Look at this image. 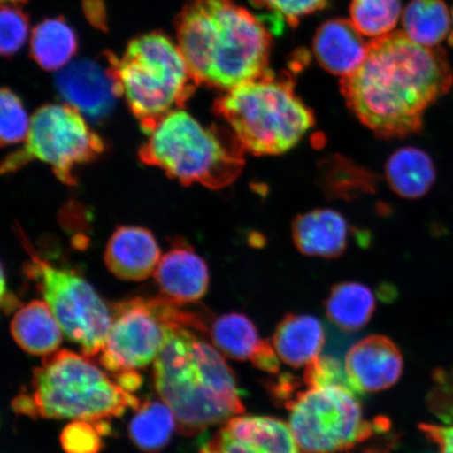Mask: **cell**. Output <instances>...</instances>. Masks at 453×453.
Returning a JSON list of instances; mask_svg holds the SVG:
<instances>
[{
	"mask_svg": "<svg viewBox=\"0 0 453 453\" xmlns=\"http://www.w3.org/2000/svg\"><path fill=\"white\" fill-rule=\"evenodd\" d=\"M453 73L443 49L412 42L403 31L368 42L361 65L342 78L349 110L383 139L420 132L424 113L445 95Z\"/></svg>",
	"mask_w": 453,
	"mask_h": 453,
	"instance_id": "cell-1",
	"label": "cell"
},
{
	"mask_svg": "<svg viewBox=\"0 0 453 453\" xmlns=\"http://www.w3.org/2000/svg\"><path fill=\"white\" fill-rule=\"evenodd\" d=\"M177 33L197 84L229 90L269 71V28L232 0H191L178 16Z\"/></svg>",
	"mask_w": 453,
	"mask_h": 453,
	"instance_id": "cell-2",
	"label": "cell"
},
{
	"mask_svg": "<svg viewBox=\"0 0 453 453\" xmlns=\"http://www.w3.org/2000/svg\"><path fill=\"white\" fill-rule=\"evenodd\" d=\"M154 381L185 435L202 434L245 411L234 371L194 328H169L155 360Z\"/></svg>",
	"mask_w": 453,
	"mask_h": 453,
	"instance_id": "cell-3",
	"label": "cell"
},
{
	"mask_svg": "<svg viewBox=\"0 0 453 453\" xmlns=\"http://www.w3.org/2000/svg\"><path fill=\"white\" fill-rule=\"evenodd\" d=\"M137 396L127 392L90 362L88 357L62 349L45 356L33 372L31 392L12 401L19 415L33 418H71L99 422L138 410Z\"/></svg>",
	"mask_w": 453,
	"mask_h": 453,
	"instance_id": "cell-4",
	"label": "cell"
},
{
	"mask_svg": "<svg viewBox=\"0 0 453 453\" xmlns=\"http://www.w3.org/2000/svg\"><path fill=\"white\" fill-rule=\"evenodd\" d=\"M213 111L228 124L243 150L257 157L290 151L315 126L314 112L296 94L293 79L270 70L226 90Z\"/></svg>",
	"mask_w": 453,
	"mask_h": 453,
	"instance_id": "cell-5",
	"label": "cell"
},
{
	"mask_svg": "<svg viewBox=\"0 0 453 453\" xmlns=\"http://www.w3.org/2000/svg\"><path fill=\"white\" fill-rule=\"evenodd\" d=\"M245 152L231 129L203 126L179 109L151 130L139 157L145 165L161 168L184 185L222 189L240 177Z\"/></svg>",
	"mask_w": 453,
	"mask_h": 453,
	"instance_id": "cell-6",
	"label": "cell"
},
{
	"mask_svg": "<svg viewBox=\"0 0 453 453\" xmlns=\"http://www.w3.org/2000/svg\"><path fill=\"white\" fill-rule=\"evenodd\" d=\"M110 58L121 96L149 134L169 112L184 109L198 85L179 45L162 33L135 38L122 58Z\"/></svg>",
	"mask_w": 453,
	"mask_h": 453,
	"instance_id": "cell-7",
	"label": "cell"
},
{
	"mask_svg": "<svg viewBox=\"0 0 453 453\" xmlns=\"http://www.w3.org/2000/svg\"><path fill=\"white\" fill-rule=\"evenodd\" d=\"M357 394L342 387L308 388L286 406L300 451L340 453L365 443L390 424L365 418Z\"/></svg>",
	"mask_w": 453,
	"mask_h": 453,
	"instance_id": "cell-8",
	"label": "cell"
},
{
	"mask_svg": "<svg viewBox=\"0 0 453 453\" xmlns=\"http://www.w3.org/2000/svg\"><path fill=\"white\" fill-rule=\"evenodd\" d=\"M111 325L100 353V364L113 373L137 371L155 362L170 327L203 331L205 325L195 314L162 296L135 297L113 305Z\"/></svg>",
	"mask_w": 453,
	"mask_h": 453,
	"instance_id": "cell-9",
	"label": "cell"
},
{
	"mask_svg": "<svg viewBox=\"0 0 453 453\" xmlns=\"http://www.w3.org/2000/svg\"><path fill=\"white\" fill-rule=\"evenodd\" d=\"M22 245L28 255L26 274L36 282L65 335L83 355L101 353L111 325V311L95 288L76 272L56 267L41 257L22 232Z\"/></svg>",
	"mask_w": 453,
	"mask_h": 453,
	"instance_id": "cell-10",
	"label": "cell"
},
{
	"mask_svg": "<svg viewBox=\"0 0 453 453\" xmlns=\"http://www.w3.org/2000/svg\"><path fill=\"white\" fill-rule=\"evenodd\" d=\"M104 151V142L81 111L70 104L41 107L31 118L26 143L3 163L2 173H11L38 160L53 169L57 179L76 184V168L92 162Z\"/></svg>",
	"mask_w": 453,
	"mask_h": 453,
	"instance_id": "cell-11",
	"label": "cell"
},
{
	"mask_svg": "<svg viewBox=\"0 0 453 453\" xmlns=\"http://www.w3.org/2000/svg\"><path fill=\"white\" fill-rule=\"evenodd\" d=\"M288 424L268 416H235L211 438L200 453H299Z\"/></svg>",
	"mask_w": 453,
	"mask_h": 453,
	"instance_id": "cell-12",
	"label": "cell"
},
{
	"mask_svg": "<svg viewBox=\"0 0 453 453\" xmlns=\"http://www.w3.org/2000/svg\"><path fill=\"white\" fill-rule=\"evenodd\" d=\"M56 87L67 104L97 120L110 115L121 96L110 53L104 64L90 59L72 62L57 76Z\"/></svg>",
	"mask_w": 453,
	"mask_h": 453,
	"instance_id": "cell-13",
	"label": "cell"
},
{
	"mask_svg": "<svg viewBox=\"0 0 453 453\" xmlns=\"http://www.w3.org/2000/svg\"><path fill=\"white\" fill-rule=\"evenodd\" d=\"M344 366L357 394L378 393L399 381L403 357L392 339L372 335L349 349Z\"/></svg>",
	"mask_w": 453,
	"mask_h": 453,
	"instance_id": "cell-14",
	"label": "cell"
},
{
	"mask_svg": "<svg viewBox=\"0 0 453 453\" xmlns=\"http://www.w3.org/2000/svg\"><path fill=\"white\" fill-rule=\"evenodd\" d=\"M155 279L161 296L180 307L205 296L211 277L205 260L194 249L175 242L158 263Z\"/></svg>",
	"mask_w": 453,
	"mask_h": 453,
	"instance_id": "cell-15",
	"label": "cell"
},
{
	"mask_svg": "<svg viewBox=\"0 0 453 453\" xmlns=\"http://www.w3.org/2000/svg\"><path fill=\"white\" fill-rule=\"evenodd\" d=\"M161 249L154 234L142 226H124L113 232L104 254L105 264L118 279L141 281L155 274Z\"/></svg>",
	"mask_w": 453,
	"mask_h": 453,
	"instance_id": "cell-16",
	"label": "cell"
},
{
	"mask_svg": "<svg viewBox=\"0 0 453 453\" xmlns=\"http://www.w3.org/2000/svg\"><path fill=\"white\" fill-rule=\"evenodd\" d=\"M294 245L311 257L337 258L349 246L350 226L333 209H315L298 215L292 226Z\"/></svg>",
	"mask_w": 453,
	"mask_h": 453,
	"instance_id": "cell-17",
	"label": "cell"
},
{
	"mask_svg": "<svg viewBox=\"0 0 453 453\" xmlns=\"http://www.w3.org/2000/svg\"><path fill=\"white\" fill-rule=\"evenodd\" d=\"M367 50L368 42L350 20L326 21L314 37L313 52L319 64L342 78L358 69Z\"/></svg>",
	"mask_w": 453,
	"mask_h": 453,
	"instance_id": "cell-18",
	"label": "cell"
},
{
	"mask_svg": "<svg viewBox=\"0 0 453 453\" xmlns=\"http://www.w3.org/2000/svg\"><path fill=\"white\" fill-rule=\"evenodd\" d=\"M272 344L283 364L305 367L325 347V327L313 315L288 313L277 325Z\"/></svg>",
	"mask_w": 453,
	"mask_h": 453,
	"instance_id": "cell-19",
	"label": "cell"
},
{
	"mask_svg": "<svg viewBox=\"0 0 453 453\" xmlns=\"http://www.w3.org/2000/svg\"><path fill=\"white\" fill-rule=\"evenodd\" d=\"M62 328L50 305L33 300L17 311L11 321V333L17 344L27 353L49 356L62 342Z\"/></svg>",
	"mask_w": 453,
	"mask_h": 453,
	"instance_id": "cell-20",
	"label": "cell"
},
{
	"mask_svg": "<svg viewBox=\"0 0 453 453\" xmlns=\"http://www.w3.org/2000/svg\"><path fill=\"white\" fill-rule=\"evenodd\" d=\"M385 177L395 194L415 200L432 189L437 173L427 152L416 147H404L388 157Z\"/></svg>",
	"mask_w": 453,
	"mask_h": 453,
	"instance_id": "cell-21",
	"label": "cell"
},
{
	"mask_svg": "<svg viewBox=\"0 0 453 453\" xmlns=\"http://www.w3.org/2000/svg\"><path fill=\"white\" fill-rule=\"evenodd\" d=\"M375 294L364 283L343 281L331 288L325 302L326 314L344 332H357L371 321L376 311Z\"/></svg>",
	"mask_w": 453,
	"mask_h": 453,
	"instance_id": "cell-22",
	"label": "cell"
},
{
	"mask_svg": "<svg viewBox=\"0 0 453 453\" xmlns=\"http://www.w3.org/2000/svg\"><path fill=\"white\" fill-rule=\"evenodd\" d=\"M209 334L219 352L236 361H251L265 342L253 321L236 311L218 317Z\"/></svg>",
	"mask_w": 453,
	"mask_h": 453,
	"instance_id": "cell-23",
	"label": "cell"
},
{
	"mask_svg": "<svg viewBox=\"0 0 453 453\" xmlns=\"http://www.w3.org/2000/svg\"><path fill=\"white\" fill-rule=\"evenodd\" d=\"M76 50V34L64 19L44 20L33 30L31 54L44 70L64 69Z\"/></svg>",
	"mask_w": 453,
	"mask_h": 453,
	"instance_id": "cell-24",
	"label": "cell"
},
{
	"mask_svg": "<svg viewBox=\"0 0 453 453\" xmlns=\"http://www.w3.org/2000/svg\"><path fill=\"white\" fill-rule=\"evenodd\" d=\"M402 26L412 42L437 47L449 34V10L443 0H411L402 13Z\"/></svg>",
	"mask_w": 453,
	"mask_h": 453,
	"instance_id": "cell-25",
	"label": "cell"
},
{
	"mask_svg": "<svg viewBox=\"0 0 453 453\" xmlns=\"http://www.w3.org/2000/svg\"><path fill=\"white\" fill-rule=\"evenodd\" d=\"M175 428L177 418L165 402L147 401L130 421L128 434L140 450L157 453L168 444Z\"/></svg>",
	"mask_w": 453,
	"mask_h": 453,
	"instance_id": "cell-26",
	"label": "cell"
},
{
	"mask_svg": "<svg viewBox=\"0 0 453 453\" xmlns=\"http://www.w3.org/2000/svg\"><path fill=\"white\" fill-rule=\"evenodd\" d=\"M401 12V0H353L350 21L362 35L376 39L392 33Z\"/></svg>",
	"mask_w": 453,
	"mask_h": 453,
	"instance_id": "cell-27",
	"label": "cell"
},
{
	"mask_svg": "<svg viewBox=\"0 0 453 453\" xmlns=\"http://www.w3.org/2000/svg\"><path fill=\"white\" fill-rule=\"evenodd\" d=\"M0 97V139L2 145L19 144L26 141L30 128L27 111L19 96H16L10 88L2 89Z\"/></svg>",
	"mask_w": 453,
	"mask_h": 453,
	"instance_id": "cell-28",
	"label": "cell"
},
{
	"mask_svg": "<svg viewBox=\"0 0 453 453\" xmlns=\"http://www.w3.org/2000/svg\"><path fill=\"white\" fill-rule=\"evenodd\" d=\"M303 380L308 388L342 387L357 394L345 366L332 356H319L311 361L305 366Z\"/></svg>",
	"mask_w": 453,
	"mask_h": 453,
	"instance_id": "cell-29",
	"label": "cell"
},
{
	"mask_svg": "<svg viewBox=\"0 0 453 453\" xmlns=\"http://www.w3.org/2000/svg\"><path fill=\"white\" fill-rule=\"evenodd\" d=\"M104 434L97 423L73 421L62 430L60 443L65 453H99Z\"/></svg>",
	"mask_w": 453,
	"mask_h": 453,
	"instance_id": "cell-30",
	"label": "cell"
},
{
	"mask_svg": "<svg viewBox=\"0 0 453 453\" xmlns=\"http://www.w3.org/2000/svg\"><path fill=\"white\" fill-rule=\"evenodd\" d=\"M28 34L27 15L13 4L3 5L0 14V50L12 56L25 44Z\"/></svg>",
	"mask_w": 453,
	"mask_h": 453,
	"instance_id": "cell-31",
	"label": "cell"
},
{
	"mask_svg": "<svg viewBox=\"0 0 453 453\" xmlns=\"http://www.w3.org/2000/svg\"><path fill=\"white\" fill-rule=\"evenodd\" d=\"M251 3L270 13L280 26L286 21L288 26L296 27L302 17L324 9L327 0H251Z\"/></svg>",
	"mask_w": 453,
	"mask_h": 453,
	"instance_id": "cell-32",
	"label": "cell"
},
{
	"mask_svg": "<svg viewBox=\"0 0 453 453\" xmlns=\"http://www.w3.org/2000/svg\"><path fill=\"white\" fill-rule=\"evenodd\" d=\"M434 388L429 395V407L445 423L453 422V375L438 370L434 375Z\"/></svg>",
	"mask_w": 453,
	"mask_h": 453,
	"instance_id": "cell-33",
	"label": "cell"
},
{
	"mask_svg": "<svg viewBox=\"0 0 453 453\" xmlns=\"http://www.w3.org/2000/svg\"><path fill=\"white\" fill-rule=\"evenodd\" d=\"M300 384L302 383H300L298 379L291 375V373H282L275 380L268 383L269 394L277 403L286 407L299 393Z\"/></svg>",
	"mask_w": 453,
	"mask_h": 453,
	"instance_id": "cell-34",
	"label": "cell"
},
{
	"mask_svg": "<svg viewBox=\"0 0 453 453\" xmlns=\"http://www.w3.org/2000/svg\"><path fill=\"white\" fill-rule=\"evenodd\" d=\"M418 428L425 437L439 447L440 453H453V425L421 424Z\"/></svg>",
	"mask_w": 453,
	"mask_h": 453,
	"instance_id": "cell-35",
	"label": "cell"
},
{
	"mask_svg": "<svg viewBox=\"0 0 453 453\" xmlns=\"http://www.w3.org/2000/svg\"><path fill=\"white\" fill-rule=\"evenodd\" d=\"M280 361L273 344L269 340H265L263 347L255 354L251 364L260 371L277 375L280 371Z\"/></svg>",
	"mask_w": 453,
	"mask_h": 453,
	"instance_id": "cell-36",
	"label": "cell"
},
{
	"mask_svg": "<svg viewBox=\"0 0 453 453\" xmlns=\"http://www.w3.org/2000/svg\"><path fill=\"white\" fill-rule=\"evenodd\" d=\"M115 379L118 384L129 393L137 390L142 384V377L135 371L116 372Z\"/></svg>",
	"mask_w": 453,
	"mask_h": 453,
	"instance_id": "cell-37",
	"label": "cell"
},
{
	"mask_svg": "<svg viewBox=\"0 0 453 453\" xmlns=\"http://www.w3.org/2000/svg\"><path fill=\"white\" fill-rule=\"evenodd\" d=\"M84 10L95 26L104 25V8L101 0H84Z\"/></svg>",
	"mask_w": 453,
	"mask_h": 453,
	"instance_id": "cell-38",
	"label": "cell"
},
{
	"mask_svg": "<svg viewBox=\"0 0 453 453\" xmlns=\"http://www.w3.org/2000/svg\"><path fill=\"white\" fill-rule=\"evenodd\" d=\"M2 307L4 313L7 314L19 308V299H17L13 293L7 292V286H5V276L4 268L2 276Z\"/></svg>",
	"mask_w": 453,
	"mask_h": 453,
	"instance_id": "cell-39",
	"label": "cell"
},
{
	"mask_svg": "<svg viewBox=\"0 0 453 453\" xmlns=\"http://www.w3.org/2000/svg\"><path fill=\"white\" fill-rule=\"evenodd\" d=\"M26 2H27V0H3V4H13V5L24 4Z\"/></svg>",
	"mask_w": 453,
	"mask_h": 453,
	"instance_id": "cell-40",
	"label": "cell"
},
{
	"mask_svg": "<svg viewBox=\"0 0 453 453\" xmlns=\"http://www.w3.org/2000/svg\"><path fill=\"white\" fill-rule=\"evenodd\" d=\"M451 39H453V34H452Z\"/></svg>",
	"mask_w": 453,
	"mask_h": 453,
	"instance_id": "cell-41",
	"label": "cell"
}]
</instances>
